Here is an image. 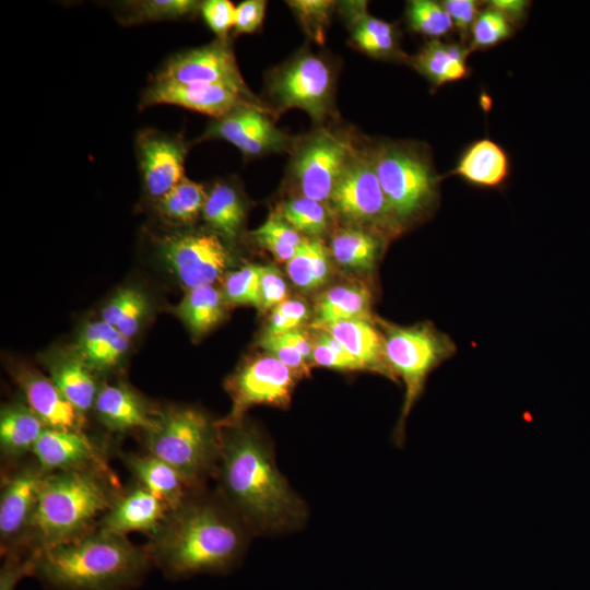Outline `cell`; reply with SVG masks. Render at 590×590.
I'll use <instances>...</instances> for the list:
<instances>
[{"label": "cell", "mask_w": 590, "mask_h": 590, "mask_svg": "<svg viewBox=\"0 0 590 590\" xmlns=\"http://www.w3.org/2000/svg\"><path fill=\"white\" fill-rule=\"evenodd\" d=\"M44 364L51 381L83 415L93 409L98 386L80 356L72 351H55L46 355Z\"/></svg>", "instance_id": "24"}, {"label": "cell", "mask_w": 590, "mask_h": 590, "mask_svg": "<svg viewBox=\"0 0 590 590\" xmlns=\"http://www.w3.org/2000/svg\"><path fill=\"white\" fill-rule=\"evenodd\" d=\"M298 378L272 355L266 353L243 364L226 381L232 406L219 421L220 427L236 425L256 405L287 409Z\"/></svg>", "instance_id": "12"}, {"label": "cell", "mask_w": 590, "mask_h": 590, "mask_svg": "<svg viewBox=\"0 0 590 590\" xmlns=\"http://www.w3.org/2000/svg\"><path fill=\"white\" fill-rule=\"evenodd\" d=\"M129 347V340L115 327L98 320L82 327L73 350L88 368L102 371L116 367Z\"/></svg>", "instance_id": "29"}, {"label": "cell", "mask_w": 590, "mask_h": 590, "mask_svg": "<svg viewBox=\"0 0 590 590\" xmlns=\"http://www.w3.org/2000/svg\"><path fill=\"white\" fill-rule=\"evenodd\" d=\"M123 461L138 484L165 504L169 510L179 507L191 492H196L172 465L149 452L128 455Z\"/></svg>", "instance_id": "28"}, {"label": "cell", "mask_w": 590, "mask_h": 590, "mask_svg": "<svg viewBox=\"0 0 590 590\" xmlns=\"http://www.w3.org/2000/svg\"><path fill=\"white\" fill-rule=\"evenodd\" d=\"M471 51L470 46L461 42L429 39L408 62L437 88L470 75L467 59Z\"/></svg>", "instance_id": "25"}, {"label": "cell", "mask_w": 590, "mask_h": 590, "mask_svg": "<svg viewBox=\"0 0 590 590\" xmlns=\"http://www.w3.org/2000/svg\"><path fill=\"white\" fill-rule=\"evenodd\" d=\"M355 148L347 132L329 127H320L295 140L288 179L297 194L329 205Z\"/></svg>", "instance_id": "10"}, {"label": "cell", "mask_w": 590, "mask_h": 590, "mask_svg": "<svg viewBox=\"0 0 590 590\" xmlns=\"http://www.w3.org/2000/svg\"><path fill=\"white\" fill-rule=\"evenodd\" d=\"M271 116V111L264 107H239L224 117L212 119L193 142L225 140L246 157L291 151L295 140L279 129Z\"/></svg>", "instance_id": "14"}, {"label": "cell", "mask_w": 590, "mask_h": 590, "mask_svg": "<svg viewBox=\"0 0 590 590\" xmlns=\"http://www.w3.org/2000/svg\"><path fill=\"white\" fill-rule=\"evenodd\" d=\"M247 203L240 188L232 179H220L208 189L201 217L206 228L228 244L234 241L245 224Z\"/></svg>", "instance_id": "27"}, {"label": "cell", "mask_w": 590, "mask_h": 590, "mask_svg": "<svg viewBox=\"0 0 590 590\" xmlns=\"http://www.w3.org/2000/svg\"><path fill=\"white\" fill-rule=\"evenodd\" d=\"M385 240L375 232L344 224L333 231L329 250L341 268L366 273L375 268Z\"/></svg>", "instance_id": "30"}, {"label": "cell", "mask_w": 590, "mask_h": 590, "mask_svg": "<svg viewBox=\"0 0 590 590\" xmlns=\"http://www.w3.org/2000/svg\"><path fill=\"white\" fill-rule=\"evenodd\" d=\"M275 213L304 237L317 239L330 229L334 217L329 205L298 194L282 201Z\"/></svg>", "instance_id": "37"}, {"label": "cell", "mask_w": 590, "mask_h": 590, "mask_svg": "<svg viewBox=\"0 0 590 590\" xmlns=\"http://www.w3.org/2000/svg\"><path fill=\"white\" fill-rule=\"evenodd\" d=\"M310 327H320L354 319L374 320L371 293L363 284H341L323 292L316 302Z\"/></svg>", "instance_id": "31"}, {"label": "cell", "mask_w": 590, "mask_h": 590, "mask_svg": "<svg viewBox=\"0 0 590 590\" xmlns=\"http://www.w3.org/2000/svg\"><path fill=\"white\" fill-rule=\"evenodd\" d=\"M285 267L295 286L303 291H314L330 278L331 253L320 239L305 238Z\"/></svg>", "instance_id": "36"}, {"label": "cell", "mask_w": 590, "mask_h": 590, "mask_svg": "<svg viewBox=\"0 0 590 590\" xmlns=\"http://www.w3.org/2000/svg\"><path fill=\"white\" fill-rule=\"evenodd\" d=\"M337 7L356 49L373 58L408 61L409 56L400 48V34L396 24L370 15L364 1L338 2Z\"/></svg>", "instance_id": "21"}, {"label": "cell", "mask_w": 590, "mask_h": 590, "mask_svg": "<svg viewBox=\"0 0 590 590\" xmlns=\"http://www.w3.org/2000/svg\"><path fill=\"white\" fill-rule=\"evenodd\" d=\"M149 312L145 295L134 287L118 290L102 309V320L115 327L126 339L138 333Z\"/></svg>", "instance_id": "38"}, {"label": "cell", "mask_w": 590, "mask_h": 590, "mask_svg": "<svg viewBox=\"0 0 590 590\" xmlns=\"http://www.w3.org/2000/svg\"><path fill=\"white\" fill-rule=\"evenodd\" d=\"M206 196L202 184L185 177L153 205L164 222L186 228L202 215Z\"/></svg>", "instance_id": "35"}, {"label": "cell", "mask_w": 590, "mask_h": 590, "mask_svg": "<svg viewBox=\"0 0 590 590\" xmlns=\"http://www.w3.org/2000/svg\"><path fill=\"white\" fill-rule=\"evenodd\" d=\"M514 31L506 16L486 5L472 26L469 46L471 50L492 48L508 39Z\"/></svg>", "instance_id": "43"}, {"label": "cell", "mask_w": 590, "mask_h": 590, "mask_svg": "<svg viewBox=\"0 0 590 590\" xmlns=\"http://www.w3.org/2000/svg\"><path fill=\"white\" fill-rule=\"evenodd\" d=\"M378 180L389 209L402 229L436 205L439 176L425 145L408 141L369 144Z\"/></svg>", "instance_id": "6"}, {"label": "cell", "mask_w": 590, "mask_h": 590, "mask_svg": "<svg viewBox=\"0 0 590 590\" xmlns=\"http://www.w3.org/2000/svg\"><path fill=\"white\" fill-rule=\"evenodd\" d=\"M32 455L47 473L107 465L102 447L83 430L46 427Z\"/></svg>", "instance_id": "18"}, {"label": "cell", "mask_w": 590, "mask_h": 590, "mask_svg": "<svg viewBox=\"0 0 590 590\" xmlns=\"http://www.w3.org/2000/svg\"><path fill=\"white\" fill-rule=\"evenodd\" d=\"M440 3L449 14L453 28L459 32L461 43L467 45L472 26L481 12L482 2L476 0H445Z\"/></svg>", "instance_id": "50"}, {"label": "cell", "mask_w": 590, "mask_h": 590, "mask_svg": "<svg viewBox=\"0 0 590 590\" xmlns=\"http://www.w3.org/2000/svg\"><path fill=\"white\" fill-rule=\"evenodd\" d=\"M261 264H247L229 272L223 284L222 294L226 304L261 307L260 296Z\"/></svg>", "instance_id": "42"}, {"label": "cell", "mask_w": 590, "mask_h": 590, "mask_svg": "<svg viewBox=\"0 0 590 590\" xmlns=\"http://www.w3.org/2000/svg\"><path fill=\"white\" fill-rule=\"evenodd\" d=\"M169 512L168 507L138 483L121 493L99 519L96 530L127 536L131 532L154 534Z\"/></svg>", "instance_id": "19"}, {"label": "cell", "mask_w": 590, "mask_h": 590, "mask_svg": "<svg viewBox=\"0 0 590 590\" xmlns=\"http://www.w3.org/2000/svg\"><path fill=\"white\" fill-rule=\"evenodd\" d=\"M405 21L410 30L430 39H440L453 28L442 4L432 0L408 1Z\"/></svg>", "instance_id": "40"}, {"label": "cell", "mask_w": 590, "mask_h": 590, "mask_svg": "<svg viewBox=\"0 0 590 590\" xmlns=\"http://www.w3.org/2000/svg\"><path fill=\"white\" fill-rule=\"evenodd\" d=\"M266 84L273 116L298 108L316 122H323L333 111V69L324 57L310 50H300L274 68Z\"/></svg>", "instance_id": "8"}, {"label": "cell", "mask_w": 590, "mask_h": 590, "mask_svg": "<svg viewBox=\"0 0 590 590\" xmlns=\"http://www.w3.org/2000/svg\"><path fill=\"white\" fill-rule=\"evenodd\" d=\"M154 243L160 259L186 291L214 284L234 261L228 243L208 228L169 231Z\"/></svg>", "instance_id": "11"}, {"label": "cell", "mask_w": 590, "mask_h": 590, "mask_svg": "<svg viewBox=\"0 0 590 590\" xmlns=\"http://www.w3.org/2000/svg\"><path fill=\"white\" fill-rule=\"evenodd\" d=\"M13 376L24 394L25 402L46 427L82 430L84 415L49 377L27 367L16 368Z\"/></svg>", "instance_id": "20"}, {"label": "cell", "mask_w": 590, "mask_h": 590, "mask_svg": "<svg viewBox=\"0 0 590 590\" xmlns=\"http://www.w3.org/2000/svg\"><path fill=\"white\" fill-rule=\"evenodd\" d=\"M530 4L531 2L526 0H492L486 2L488 8L502 13L514 26L524 21Z\"/></svg>", "instance_id": "52"}, {"label": "cell", "mask_w": 590, "mask_h": 590, "mask_svg": "<svg viewBox=\"0 0 590 590\" xmlns=\"http://www.w3.org/2000/svg\"><path fill=\"white\" fill-rule=\"evenodd\" d=\"M309 317L310 311L305 302L297 298H287L271 310L263 333L279 335L302 329Z\"/></svg>", "instance_id": "45"}, {"label": "cell", "mask_w": 590, "mask_h": 590, "mask_svg": "<svg viewBox=\"0 0 590 590\" xmlns=\"http://www.w3.org/2000/svg\"><path fill=\"white\" fill-rule=\"evenodd\" d=\"M251 236L276 260L285 263L296 253L306 238L275 212L270 214L261 226L252 231Z\"/></svg>", "instance_id": "39"}, {"label": "cell", "mask_w": 590, "mask_h": 590, "mask_svg": "<svg viewBox=\"0 0 590 590\" xmlns=\"http://www.w3.org/2000/svg\"><path fill=\"white\" fill-rule=\"evenodd\" d=\"M200 14L208 27L214 33L216 39H229V32L234 28L235 7L228 0L202 1Z\"/></svg>", "instance_id": "47"}, {"label": "cell", "mask_w": 590, "mask_h": 590, "mask_svg": "<svg viewBox=\"0 0 590 590\" xmlns=\"http://www.w3.org/2000/svg\"><path fill=\"white\" fill-rule=\"evenodd\" d=\"M149 81L173 84H221L251 93L238 68L231 39H215L210 44L172 55Z\"/></svg>", "instance_id": "13"}, {"label": "cell", "mask_w": 590, "mask_h": 590, "mask_svg": "<svg viewBox=\"0 0 590 590\" xmlns=\"http://www.w3.org/2000/svg\"><path fill=\"white\" fill-rule=\"evenodd\" d=\"M252 534L224 497L196 492L169 510L145 550L170 580L227 575L238 567Z\"/></svg>", "instance_id": "2"}, {"label": "cell", "mask_w": 590, "mask_h": 590, "mask_svg": "<svg viewBox=\"0 0 590 590\" xmlns=\"http://www.w3.org/2000/svg\"><path fill=\"white\" fill-rule=\"evenodd\" d=\"M509 172L507 152L497 142L484 138L462 152L451 174L476 187L498 188L506 182Z\"/></svg>", "instance_id": "26"}, {"label": "cell", "mask_w": 590, "mask_h": 590, "mask_svg": "<svg viewBox=\"0 0 590 590\" xmlns=\"http://www.w3.org/2000/svg\"><path fill=\"white\" fill-rule=\"evenodd\" d=\"M315 330L333 337L366 370L397 379L386 358L382 331L374 326V320H344Z\"/></svg>", "instance_id": "23"}, {"label": "cell", "mask_w": 590, "mask_h": 590, "mask_svg": "<svg viewBox=\"0 0 590 590\" xmlns=\"http://www.w3.org/2000/svg\"><path fill=\"white\" fill-rule=\"evenodd\" d=\"M267 9L264 0H246L235 7L234 33L251 34L262 25Z\"/></svg>", "instance_id": "51"}, {"label": "cell", "mask_w": 590, "mask_h": 590, "mask_svg": "<svg viewBox=\"0 0 590 590\" xmlns=\"http://www.w3.org/2000/svg\"><path fill=\"white\" fill-rule=\"evenodd\" d=\"M387 362L404 385V399L394 438L404 437L405 421L420 396L429 373L455 353L453 342L430 323L402 327L381 321Z\"/></svg>", "instance_id": "7"}, {"label": "cell", "mask_w": 590, "mask_h": 590, "mask_svg": "<svg viewBox=\"0 0 590 590\" xmlns=\"http://www.w3.org/2000/svg\"><path fill=\"white\" fill-rule=\"evenodd\" d=\"M329 206L345 225L369 229L385 239L403 231L389 209L369 144H356L332 192Z\"/></svg>", "instance_id": "9"}, {"label": "cell", "mask_w": 590, "mask_h": 590, "mask_svg": "<svg viewBox=\"0 0 590 590\" xmlns=\"http://www.w3.org/2000/svg\"><path fill=\"white\" fill-rule=\"evenodd\" d=\"M221 429L219 492L250 533L275 535L302 529L307 506L278 468L268 437L246 420Z\"/></svg>", "instance_id": "1"}, {"label": "cell", "mask_w": 590, "mask_h": 590, "mask_svg": "<svg viewBox=\"0 0 590 590\" xmlns=\"http://www.w3.org/2000/svg\"><path fill=\"white\" fill-rule=\"evenodd\" d=\"M143 434L146 452L172 465L192 489L216 474L222 429L203 411L191 406L158 411L155 425Z\"/></svg>", "instance_id": "5"}, {"label": "cell", "mask_w": 590, "mask_h": 590, "mask_svg": "<svg viewBox=\"0 0 590 590\" xmlns=\"http://www.w3.org/2000/svg\"><path fill=\"white\" fill-rule=\"evenodd\" d=\"M45 472L35 461L22 464L2 479L0 494L1 553L24 547Z\"/></svg>", "instance_id": "16"}, {"label": "cell", "mask_w": 590, "mask_h": 590, "mask_svg": "<svg viewBox=\"0 0 590 590\" xmlns=\"http://www.w3.org/2000/svg\"><path fill=\"white\" fill-rule=\"evenodd\" d=\"M176 105L219 119L243 106L268 108L252 93L221 84H173L149 81L139 101V108ZM269 109V108H268ZM270 110V109H269Z\"/></svg>", "instance_id": "17"}, {"label": "cell", "mask_w": 590, "mask_h": 590, "mask_svg": "<svg viewBox=\"0 0 590 590\" xmlns=\"http://www.w3.org/2000/svg\"><path fill=\"white\" fill-rule=\"evenodd\" d=\"M226 302L214 284L186 291L176 307V314L194 337H201L224 318Z\"/></svg>", "instance_id": "34"}, {"label": "cell", "mask_w": 590, "mask_h": 590, "mask_svg": "<svg viewBox=\"0 0 590 590\" xmlns=\"http://www.w3.org/2000/svg\"><path fill=\"white\" fill-rule=\"evenodd\" d=\"M134 151L145 197L153 203L185 176L189 144L180 134L145 128L134 140Z\"/></svg>", "instance_id": "15"}, {"label": "cell", "mask_w": 590, "mask_h": 590, "mask_svg": "<svg viewBox=\"0 0 590 590\" xmlns=\"http://www.w3.org/2000/svg\"><path fill=\"white\" fill-rule=\"evenodd\" d=\"M120 494L107 465L46 473L24 548L39 553L93 531Z\"/></svg>", "instance_id": "4"}, {"label": "cell", "mask_w": 590, "mask_h": 590, "mask_svg": "<svg viewBox=\"0 0 590 590\" xmlns=\"http://www.w3.org/2000/svg\"><path fill=\"white\" fill-rule=\"evenodd\" d=\"M259 345L266 353L288 367L298 379L310 375V364L296 349L282 341L278 335L263 333L259 339Z\"/></svg>", "instance_id": "46"}, {"label": "cell", "mask_w": 590, "mask_h": 590, "mask_svg": "<svg viewBox=\"0 0 590 590\" xmlns=\"http://www.w3.org/2000/svg\"><path fill=\"white\" fill-rule=\"evenodd\" d=\"M93 410L98 421L113 432H148L155 425L158 413L123 384L101 386Z\"/></svg>", "instance_id": "22"}, {"label": "cell", "mask_w": 590, "mask_h": 590, "mask_svg": "<svg viewBox=\"0 0 590 590\" xmlns=\"http://www.w3.org/2000/svg\"><path fill=\"white\" fill-rule=\"evenodd\" d=\"M202 1L197 0H125L109 2V8L121 25L131 26L164 21L194 19Z\"/></svg>", "instance_id": "33"}, {"label": "cell", "mask_w": 590, "mask_h": 590, "mask_svg": "<svg viewBox=\"0 0 590 590\" xmlns=\"http://www.w3.org/2000/svg\"><path fill=\"white\" fill-rule=\"evenodd\" d=\"M287 285L282 273L272 266H262L260 270V310H272L287 299Z\"/></svg>", "instance_id": "48"}, {"label": "cell", "mask_w": 590, "mask_h": 590, "mask_svg": "<svg viewBox=\"0 0 590 590\" xmlns=\"http://www.w3.org/2000/svg\"><path fill=\"white\" fill-rule=\"evenodd\" d=\"M286 3L309 38L319 45L323 44L338 2L330 0H292Z\"/></svg>", "instance_id": "41"}, {"label": "cell", "mask_w": 590, "mask_h": 590, "mask_svg": "<svg viewBox=\"0 0 590 590\" xmlns=\"http://www.w3.org/2000/svg\"><path fill=\"white\" fill-rule=\"evenodd\" d=\"M278 337L296 349L309 364L312 363V338L306 331L297 329Z\"/></svg>", "instance_id": "53"}, {"label": "cell", "mask_w": 590, "mask_h": 590, "mask_svg": "<svg viewBox=\"0 0 590 590\" xmlns=\"http://www.w3.org/2000/svg\"><path fill=\"white\" fill-rule=\"evenodd\" d=\"M151 567L145 547L94 529L35 553L33 577L50 590H131Z\"/></svg>", "instance_id": "3"}, {"label": "cell", "mask_w": 590, "mask_h": 590, "mask_svg": "<svg viewBox=\"0 0 590 590\" xmlns=\"http://www.w3.org/2000/svg\"><path fill=\"white\" fill-rule=\"evenodd\" d=\"M46 428L26 402L5 404L0 411V449L9 460H19L32 453L36 441Z\"/></svg>", "instance_id": "32"}, {"label": "cell", "mask_w": 590, "mask_h": 590, "mask_svg": "<svg viewBox=\"0 0 590 590\" xmlns=\"http://www.w3.org/2000/svg\"><path fill=\"white\" fill-rule=\"evenodd\" d=\"M312 337V363L331 369L353 371L366 370L333 337L316 330Z\"/></svg>", "instance_id": "44"}, {"label": "cell", "mask_w": 590, "mask_h": 590, "mask_svg": "<svg viewBox=\"0 0 590 590\" xmlns=\"http://www.w3.org/2000/svg\"><path fill=\"white\" fill-rule=\"evenodd\" d=\"M4 556L0 568V590H15L24 577L33 576L35 553L21 556L19 552H11Z\"/></svg>", "instance_id": "49"}]
</instances>
